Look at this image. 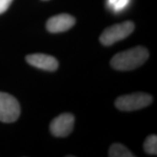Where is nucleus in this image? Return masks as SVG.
Segmentation results:
<instances>
[{"label":"nucleus","instance_id":"nucleus-13","mask_svg":"<svg viewBox=\"0 0 157 157\" xmlns=\"http://www.w3.org/2000/svg\"><path fill=\"white\" fill-rule=\"evenodd\" d=\"M45 1H46V0H45Z\"/></svg>","mask_w":157,"mask_h":157},{"label":"nucleus","instance_id":"nucleus-7","mask_svg":"<svg viewBox=\"0 0 157 157\" xmlns=\"http://www.w3.org/2000/svg\"><path fill=\"white\" fill-rule=\"evenodd\" d=\"M29 65L41 70L53 72L56 71L59 67V62L54 57L46 55L43 53H34L25 57Z\"/></svg>","mask_w":157,"mask_h":157},{"label":"nucleus","instance_id":"nucleus-12","mask_svg":"<svg viewBox=\"0 0 157 157\" xmlns=\"http://www.w3.org/2000/svg\"><path fill=\"white\" fill-rule=\"evenodd\" d=\"M117 1L118 0H107V4H108V6H113Z\"/></svg>","mask_w":157,"mask_h":157},{"label":"nucleus","instance_id":"nucleus-3","mask_svg":"<svg viewBox=\"0 0 157 157\" xmlns=\"http://www.w3.org/2000/svg\"><path fill=\"white\" fill-rule=\"evenodd\" d=\"M153 97L144 93H135L119 97L115 101V107L121 111H135L149 106Z\"/></svg>","mask_w":157,"mask_h":157},{"label":"nucleus","instance_id":"nucleus-4","mask_svg":"<svg viewBox=\"0 0 157 157\" xmlns=\"http://www.w3.org/2000/svg\"><path fill=\"white\" fill-rule=\"evenodd\" d=\"M20 115V106L13 96L0 92V121L11 123Z\"/></svg>","mask_w":157,"mask_h":157},{"label":"nucleus","instance_id":"nucleus-8","mask_svg":"<svg viewBox=\"0 0 157 157\" xmlns=\"http://www.w3.org/2000/svg\"><path fill=\"white\" fill-rule=\"evenodd\" d=\"M110 157H135V155L129 151L126 147L121 143H113L108 152Z\"/></svg>","mask_w":157,"mask_h":157},{"label":"nucleus","instance_id":"nucleus-5","mask_svg":"<svg viewBox=\"0 0 157 157\" xmlns=\"http://www.w3.org/2000/svg\"><path fill=\"white\" fill-rule=\"evenodd\" d=\"M74 116L69 113H65L54 118L50 124L51 133L56 137H66L73 130Z\"/></svg>","mask_w":157,"mask_h":157},{"label":"nucleus","instance_id":"nucleus-10","mask_svg":"<svg viewBox=\"0 0 157 157\" xmlns=\"http://www.w3.org/2000/svg\"><path fill=\"white\" fill-rule=\"evenodd\" d=\"M129 0H118L117 2L113 6L114 11H120L126 8L128 5Z\"/></svg>","mask_w":157,"mask_h":157},{"label":"nucleus","instance_id":"nucleus-11","mask_svg":"<svg viewBox=\"0 0 157 157\" xmlns=\"http://www.w3.org/2000/svg\"><path fill=\"white\" fill-rule=\"evenodd\" d=\"M13 0H0V14L6 12Z\"/></svg>","mask_w":157,"mask_h":157},{"label":"nucleus","instance_id":"nucleus-9","mask_svg":"<svg viewBox=\"0 0 157 157\" xmlns=\"http://www.w3.org/2000/svg\"><path fill=\"white\" fill-rule=\"evenodd\" d=\"M144 151L149 155H157V136L155 135H149L144 142L143 145Z\"/></svg>","mask_w":157,"mask_h":157},{"label":"nucleus","instance_id":"nucleus-1","mask_svg":"<svg viewBox=\"0 0 157 157\" xmlns=\"http://www.w3.org/2000/svg\"><path fill=\"white\" fill-rule=\"evenodd\" d=\"M149 53L143 46L119 52L113 57L110 61L111 67L119 71H131L142 66L148 59Z\"/></svg>","mask_w":157,"mask_h":157},{"label":"nucleus","instance_id":"nucleus-2","mask_svg":"<svg viewBox=\"0 0 157 157\" xmlns=\"http://www.w3.org/2000/svg\"><path fill=\"white\" fill-rule=\"evenodd\" d=\"M135 30V25L131 21H126L121 24H116L109 26L103 31L100 37L102 45H111L120 40L126 39Z\"/></svg>","mask_w":157,"mask_h":157},{"label":"nucleus","instance_id":"nucleus-6","mask_svg":"<svg viewBox=\"0 0 157 157\" xmlns=\"http://www.w3.org/2000/svg\"><path fill=\"white\" fill-rule=\"evenodd\" d=\"M75 18L67 13L59 14L49 18L46 22V29L52 33L66 32L75 25Z\"/></svg>","mask_w":157,"mask_h":157}]
</instances>
